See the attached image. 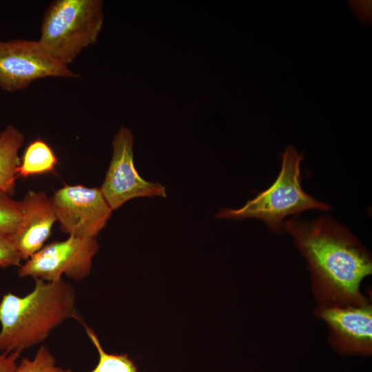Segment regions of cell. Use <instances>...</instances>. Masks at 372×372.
I'll return each instance as SVG.
<instances>
[{"mask_svg":"<svg viewBox=\"0 0 372 372\" xmlns=\"http://www.w3.org/2000/svg\"><path fill=\"white\" fill-rule=\"evenodd\" d=\"M283 229L307 261L320 306L369 300L360 288L372 273L371 256L346 227L327 215L311 220L289 219Z\"/></svg>","mask_w":372,"mask_h":372,"instance_id":"obj_1","label":"cell"},{"mask_svg":"<svg viewBox=\"0 0 372 372\" xmlns=\"http://www.w3.org/2000/svg\"><path fill=\"white\" fill-rule=\"evenodd\" d=\"M25 296L12 293L0 301V352H22L43 342L67 320L77 318L76 293L63 279H35Z\"/></svg>","mask_w":372,"mask_h":372,"instance_id":"obj_2","label":"cell"},{"mask_svg":"<svg viewBox=\"0 0 372 372\" xmlns=\"http://www.w3.org/2000/svg\"><path fill=\"white\" fill-rule=\"evenodd\" d=\"M303 154L292 145L282 154L281 168L274 182L238 209L223 208L216 216L222 219L256 218L269 230L281 233L286 217L309 209L327 211L330 206L304 192L301 185L300 163Z\"/></svg>","mask_w":372,"mask_h":372,"instance_id":"obj_3","label":"cell"},{"mask_svg":"<svg viewBox=\"0 0 372 372\" xmlns=\"http://www.w3.org/2000/svg\"><path fill=\"white\" fill-rule=\"evenodd\" d=\"M101 0H56L46 9L38 40L55 59L68 66L94 44L103 24Z\"/></svg>","mask_w":372,"mask_h":372,"instance_id":"obj_4","label":"cell"},{"mask_svg":"<svg viewBox=\"0 0 372 372\" xmlns=\"http://www.w3.org/2000/svg\"><path fill=\"white\" fill-rule=\"evenodd\" d=\"M46 77L79 78L55 59L39 41H0V89L15 92Z\"/></svg>","mask_w":372,"mask_h":372,"instance_id":"obj_5","label":"cell"},{"mask_svg":"<svg viewBox=\"0 0 372 372\" xmlns=\"http://www.w3.org/2000/svg\"><path fill=\"white\" fill-rule=\"evenodd\" d=\"M98 249L96 238L69 236L43 246L20 266L18 275L48 282L59 281L65 276L80 281L90 274Z\"/></svg>","mask_w":372,"mask_h":372,"instance_id":"obj_6","label":"cell"},{"mask_svg":"<svg viewBox=\"0 0 372 372\" xmlns=\"http://www.w3.org/2000/svg\"><path fill=\"white\" fill-rule=\"evenodd\" d=\"M134 139L132 131L124 126L113 139L112 159L100 187L112 211L135 198L167 196L165 186L146 180L138 173L134 163Z\"/></svg>","mask_w":372,"mask_h":372,"instance_id":"obj_7","label":"cell"},{"mask_svg":"<svg viewBox=\"0 0 372 372\" xmlns=\"http://www.w3.org/2000/svg\"><path fill=\"white\" fill-rule=\"evenodd\" d=\"M62 231L83 238H96L110 219L112 209L100 188L65 185L50 198Z\"/></svg>","mask_w":372,"mask_h":372,"instance_id":"obj_8","label":"cell"},{"mask_svg":"<svg viewBox=\"0 0 372 372\" xmlns=\"http://www.w3.org/2000/svg\"><path fill=\"white\" fill-rule=\"evenodd\" d=\"M330 329V340L339 351L369 354L372 350V307L358 304L320 306L316 311Z\"/></svg>","mask_w":372,"mask_h":372,"instance_id":"obj_9","label":"cell"},{"mask_svg":"<svg viewBox=\"0 0 372 372\" xmlns=\"http://www.w3.org/2000/svg\"><path fill=\"white\" fill-rule=\"evenodd\" d=\"M20 203L22 220L12 239L21 259L27 260L43 247L56 218L50 198L43 192H28Z\"/></svg>","mask_w":372,"mask_h":372,"instance_id":"obj_10","label":"cell"},{"mask_svg":"<svg viewBox=\"0 0 372 372\" xmlns=\"http://www.w3.org/2000/svg\"><path fill=\"white\" fill-rule=\"evenodd\" d=\"M23 140L22 132L12 125L0 133V189L9 195L14 192L21 161L18 152Z\"/></svg>","mask_w":372,"mask_h":372,"instance_id":"obj_11","label":"cell"},{"mask_svg":"<svg viewBox=\"0 0 372 372\" xmlns=\"http://www.w3.org/2000/svg\"><path fill=\"white\" fill-rule=\"evenodd\" d=\"M56 164V156L50 147L37 139L27 146L17 168V177L53 172Z\"/></svg>","mask_w":372,"mask_h":372,"instance_id":"obj_12","label":"cell"},{"mask_svg":"<svg viewBox=\"0 0 372 372\" xmlns=\"http://www.w3.org/2000/svg\"><path fill=\"white\" fill-rule=\"evenodd\" d=\"M85 332L99 353V362L90 372H138L134 361L125 353H108L103 348L96 333L87 325Z\"/></svg>","mask_w":372,"mask_h":372,"instance_id":"obj_13","label":"cell"},{"mask_svg":"<svg viewBox=\"0 0 372 372\" xmlns=\"http://www.w3.org/2000/svg\"><path fill=\"white\" fill-rule=\"evenodd\" d=\"M21 220L20 201L12 200L0 189V234L12 237L19 229Z\"/></svg>","mask_w":372,"mask_h":372,"instance_id":"obj_14","label":"cell"},{"mask_svg":"<svg viewBox=\"0 0 372 372\" xmlns=\"http://www.w3.org/2000/svg\"><path fill=\"white\" fill-rule=\"evenodd\" d=\"M55 364L56 359L51 351L45 346H41L33 358H22L15 372H49Z\"/></svg>","mask_w":372,"mask_h":372,"instance_id":"obj_15","label":"cell"},{"mask_svg":"<svg viewBox=\"0 0 372 372\" xmlns=\"http://www.w3.org/2000/svg\"><path fill=\"white\" fill-rule=\"evenodd\" d=\"M21 260L12 237L0 234V267L21 266Z\"/></svg>","mask_w":372,"mask_h":372,"instance_id":"obj_16","label":"cell"},{"mask_svg":"<svg viewBox=\"0 0 372 372\" xmlns=\"http://www.w3.org/2000/svg\"><path fill=\"white\" fill-rule=\"evenodd\" d=\"M21 352L0 353V372H15Z\"/></svg>","mask_w":372,"mask_h":372,"instance_id":"obj_17","label":"cell"},{"mask_svg":"<svg viewBox=\"0 0 372 372\" xmlns=\"http://www.w3.org/2000/svg\"><path fill=\"white\" fill-rule=\"evenodd\" d=\"M49 372H72L70 369H63L58 366H54Z\"/></svg>","mask_w":372,"mask_h":372,"instance_id":"obj_18","label":"cell"}]
</instances>
